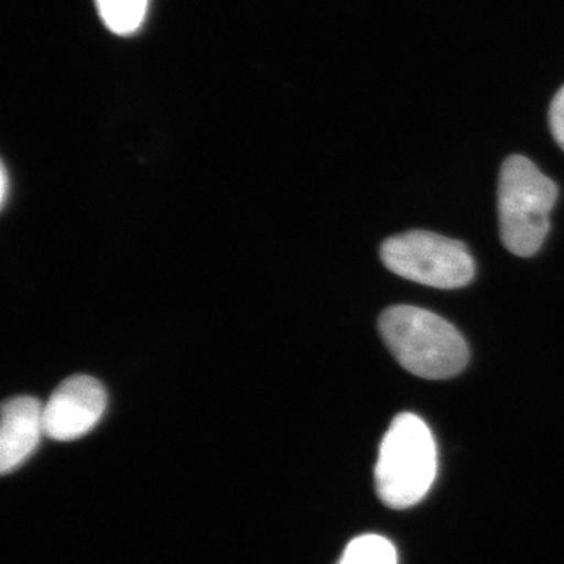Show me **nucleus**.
Instances as JSON below:
<instances>
[{"label": "nucleus", "instance_id": "f257e3e1", "mask_svg": "<svg viewBox=\"0 0 564 564\" xmlns=\"http://www.w3.org/2000/svg\"><path fill=\"white\" fill-rule=\"evenodd\" d=\"M380 333L393 358L415 377L445 380L469 362V348L462 333L421 307H389L381 314Z\"/></svg>", "mask_w": 564, "mask_h": 564}, {"label": "nucleus", "instance_id": "f03ea898", "mask_svg": "<svg viewBox=\"0 0 564 564\" xmlns=\"http://www.w3.org/2000/svg\"><path fill=\"white\" fill-rule=\"evenodd\" d=\"M436 474L437 447L430 426L413 413L397 415L375 466L380 499L393 510L414 507L432 489Z\"/></svg>", "mask_w": 564, "mask_h": 564}, {"label": "nucleus", "instance_id": "7ed1b4c3", "mask_svg": "<svg viewBox=\"0 0 564 564\" xmlns=\"http://www.w3.org/2000/svg\"><path fill=\"white\" fill-rule=\"evenodd\" d=\"M558 188L522 155L505 161L499 180L500 236L507 250L530 258L543 247Z\"/></svg>", "mask_w": 564, "mask_h": 564}, {"label": "nucleus", "instance_id": "20e7f679", "mask_svg": "<svg viewBox=\"0 0 564 564\" xmlns=\"http://www.w3.org/2000/svg\"><path fill=\"white\" fill-rule=\"evenodd\" d=\"M381 261L404 280L434 289L464 288L475 274V262L466 245L426 231L400 234L386 240Z\"/></svg>", "mask_w": 564, "mask_h": 564}, {"label": "nucleus", "instance_id": "39448f33", "mask_svg": "<svg viewBox=\"0 0 564 564\" xmlns=\"http://www.w3.org/2000/svg\"><path fill=\"white\" fill-rule=\"evenodd\" d=\"M106 408L104 386L87 375H74L44 404V433L55 441L79 440L98 425Z\"/></svg>", "mask_w": 564, "mask_h": 564}, {"label": "nucleus", "instance_id": "423d86ee", "mask_svg": "<svg viewBox=\"0 0 564 564\" xmlns=\"http://www.w3.org/2000/svg\"><path fill=\"white\" fill-rule=\"evenodd\" d=\"M44 404L33 397H17L3 404L0 429V470L13 473L36 451L44 433Z\"/></svg>", "mask_w": 564, "mask_h": 564}, {"label": "nucleus", "instance_id": "0eeeda50", "mask_svg": "<svg viewBox=\"0 0 564 564\" xmlns=\"http://www.w3.org/2000/svg\"><path fill=\"white\" fill-rule=\"evenodd\" d=\"M104 24L117 35L139 31L147 17L150 0H95Z\"/></svg>", "mask_w": 564, "mask_h": 564}, {"label": "nucleus", "instance_id": "6e6552de", "mask_svg": "<svg viewBox=\"0 0 564 564\" xmlns=\"http://www.w3.org/2000/svg\"><path fill=\"white\" fill-rule=\"evenodd\" d=\"M337 564H397V551L388 538L362 534L348 543Z\"/></svg>", "mask_w": 564, "mask_h": 564}, {"label": "nucleus", "instance_id": "1a4fd4ad", "mask_svg": "<svg viewBox=\"0 0 564 564\" xmlns=\"http://www.w3.org/2000/svg\"><path fill=\"white\" fill-rule=\"evenodd\" d=\"M549 122H551V131L554 133L556 143L564 151V87L556 93L554 101H552L551 113H549Z\"/></svg>", "mask_w": 564, "mask_h": 564}, {"label": "nucleus", "instance_id": "9d476101", "mask_svg": "<svg viewBox=\"0 0 564 564\" xmlns=\"http://www.w3.org/2000/svg\"><path fill=\"white\" fill-rule=\"evenodd\" d=\"M0 203H2V207H6L7 199H9V172H7V166L2 163V173H0Z\"/></svg>", "mask_w": 564, "mask_h": 564}]
</instances>
